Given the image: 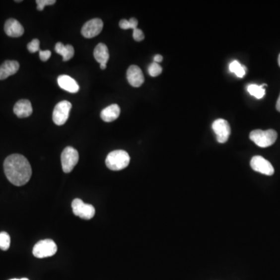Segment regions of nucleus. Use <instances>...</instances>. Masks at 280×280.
<instances>
[{
	"label": "nucleus",
	"instance_id": "2eb2a0df",
	"mask_svg": "<svg viewBox=\"0 0 280 280\" xmlns=\"http://www.w3.org/2000/svg\"><path fill=\"white\" fill-rule=\"evenodd\" d=\"M58 83L62 89L70 93H75L79 91V86L77 82L69 75H60L58 77Z\"/></svg>",
	"mask_w": 280,
	"mask_h": 280
},
{
	"label": "nucleus",
	"instance_id": "a878e982",
	"mask_svg": "<svg viewBox=\"0 0 280 280\" xmlns=\"http://www.w3.org/2000/svg\"><path fill=\"white\" fill-rule=\"evenodd\" d=\"M133 38L137 42H141L145 38L143 32L140 29L136 28L133 30Z\"/></svg>",
	"mask_w": 280,
	"mask_h": 280
},
{
	"label": "nucleus",
	"instance_id": "39448f33",
	"mask_svg": "<svg viewBox=\"0 0 280 280\" xmlns=\"http://www.w3.org/2000/svg\"><path fill=\"white\" fill-rule=\"evenodd\" d=\"M79 161V153L72 146H67L61 155L62 167L65 173H70Z\"/></svg>",
	"mask_w": 280,
	"mask_h": 280
},
{
	"label": "nucleus",
	"instance_id": "1a4fd4ad",
	"mask_svg": "<svg viewBox=\"0 0 280 280\" xmlns=\"http://www.w3.org/2000/svg\"><path fill=\"white\" fill-rule=\"evenodd\" d=\"M104 23L102 20L99 18L92 19L86 22L82 27L81 33L86 38H92L97 36L102 31Z\"/></svg>",
	"mask_w": 280,
	"mask_h": 280
},
{
	"label": "nucleus",
	"instance_id": "f8f14e48",
	"mask_svg": "<svg viewBox=\"0 0 280 280\" xmlns=\"http://www.w3.org/2000/svg\"><path fill=\"white\" fill-rule=\"evenodd\" d=\"M4 31L9 37L18 38L23 35L24 33V28L20 24V22L15 19L11 18L5 21Z\"/></svg>",
	"mask_w": 280,
	"mask_h": 280
},
{
	"label": "nucleus",
	"instance_id": "f257e3e1",
	"mask_svg": "<svg viewBox=\"0 0 280 280\" xmlns=\"http://www.w3.org/2000/svg\"><path fill=\"white\" fill-rule=\"evenodd\" d=\"M4 172L9 182L16 186H23L31 179L32 169L27 159L23 155L12 154L5 158Z\"/></svg>",
	"mask_w": 280,
	"mask_h": 280
},
{
	"label": "nucleus",
	"instance_id": "f3484780",
	"mask_svg": "<svg viewBox=\"0 0 280 280\" xmlns=\"http://www.w3.org/2000/svg\"><path fill=\"white\" fill-rule=\"evenodd\" d=\"M93 56L97 62L100 63V65H102V64L107 65V63L109 60V51H108V47L103 43L98 44L94 49Z\"/></svg>",
	"mask_w": 280,
	"mask_h": 280
},
{
	"label": "nucleus",
	"instance_id": "6ab92c4d",
	"mask_svg": "<svg viewBox=\"0 0 280 280\" xmlns=\"http://www.w3.org/2000/svg\"><path fill=\"white\" fill-rule=\"evenodd\" d=\"M265 86H266V84L261 85V86L256 84L249 85L248 86V93L253 97H256L257 99L262 98L266 94Z\"/></svg>",
	"mask_w": 280,
	"mask_h": 280
},
{
	"label": "nucleus",
	"instance_id": "473e14b6",
	"mask_svg": "<svg viewBox=\"0 0 280 280\" xmlns=\"http://www.w3.org/2000/svg\"><path fill=\"white\" fill-rule=\"evenodd\" d=\"M15 2H22V1H20V0H19V1H15Z\"/></svg>",
	"mask_w": 280,
	"mask_h": 280
},
{
	"label": "nucleus",
	"instance_id": "6e6552de",
	"mask_svg": "<svg viewBox=\"0 0 280 280\" xmlns=\"http://www.w3.org/2000/svg\"><path fill=\"white\" fill-rule=\"evenodd\" d=\"M212 128L216 136L218 142L225 143L228 140L231 130L227 121L222 119H217L212 123Z\"/></svg>",
	"mask_w": 280,
	"mask_h": 280
},
{
	"label": "nucleus",
	"instance_id": "cd10ccee",
	"mask_svg": "<svg viewBox=\"0 0 280 280\" xmlns=\"http://www.w3.org/2000/svg\"><path fill=\"white\" fill-rule=\"evenodd\" d=\"M153 60H154V63H158L159 64V63L163 61V56H160V55H156Z\"/></svg>",
	"mask_w": 280,
	"mask_h": 280
},
{
	"label": "nucleus",
	"instance_id": "4468645a",
	"mask_svg": "<svg viewBox=\"0 0 280 280\" xmlns=\"http://www.w3.org/2000/svg\"><path fill=\"white\" fill-rule=\"evenodd\" d=\"M20 69V64L18 62L13 60H7L4 62L2 65L0 66V79H7L10 75H14L18 72Z\"/></svg>",
	"mask_w": 280,
	"mask_h": 280
},
{
	"label": "nucleus",
	"instance_id": "dca6fc26",
	"mask_svg": "<svg viewBox=\"0 0 280 280\" xmlns=\"http://www.w3.org/2000/svg\"><path fill=\"white\" fill-rule=\"evenodd\" d=\"M120 107L118 104H114L102 110L101 117L105 122H112L116 120L120 115Z\"/></svg>",
	"mask_w": 280,
	"mask_h": 280
},
{
	"label": "nucleus",
	"instance_id": "5701e85b",
	"mask_svg": "<svg viewBox=\"0 0 280 280\" xmlns=\"http://www.w3.org/2000/svg\"><path fill=\"white\" fill-rule=\"evenodd\" d=\"M162 67L159 65L158 63H151L150 65L149 66V68H148V72H149V75L152 76V77H156V76H158L160 75L162 72Z\"/></svg>",
	"mask_w": 280,
	"mask_h": 280
},
{
	"label": "nucleus",
	"instance_id": "c756f323",
	"mask_svg": "<svg viewBox=\"0 0 280 280\" xmlns=\"http://www.w3.org/2000/svg\"><path fill=\"white\" fill-rule=\"evenodd\" d=\"M29 280L27 278H23V279H12V280Z\"/></svg>",
	"mask_w": 280,
	"mask_h": 280
},
{
	"label": "nucleus",
	"instance_id": "c85d7f7f",
	"mask_svg": "<svg viewBox=\"0 0 280 280\" xmlns=\"http://www.w3.org/2000/svg\"><path fill=\"white\" fill-rule=\"evenodd\" d=\"M276 107H277V111L280 112V96H279L278 100H277V106Z\"/></svg>",
	"mask_w": 280,
	"mask_h": 280
},
{
	"label": "nucleus",
	"instance_id": "423d86ee",
	"mask_svg": "<svg viewBox=\"0 0 280 280\" xmlns=\"http://www.w3.org/2000/svg\"><path fill=\"white\" fill-rule=\"evenodd\" d=\"M72 108L71 103L67 101L58 103L53 111L52 119L55 124L57 126H63L68 120L70 110Z\"/></svg>",
	"mask_w": 280,
	"mask_h": 280
},
{
	"label": "nucleus",
	"instance_id": "0eeeda50",
	"mask_svg": "<svg viewBox=\"0 0 280 280\" xmlns=\"http://www.w3.org/2000/svg\"><path fill=\"white\" fill-rule=\"evenodd\" d=\"M72 212L75 215L83 219H90L95 215V209L90 204H86L80 199H75L72 203Z\"/></svg>",
	"mask_w": 280,
	"mask_h": 280
},
{
	"label": "nucleus",
	"instance_id": "f03ea898",
	"mask_svg": "<svg viewBox=\"0 0 280 280\" xmlns=\"http://www.w3.org/2000/svg\"><path fill=\"white\" fill-rule=\"evenodd\" d=\"M130 156L129 153L124 150L112 151L107 156V167L112 171H121L128 167L130 164Z\"/></svg>",
	"mask_w": 280,
	"mask_h": 280
},
{
	"label": "nucleus",
	"instance_id": "2f4dec72",
	"mask_svg": "<svg viewBox=\"0 0 280 280\" xmlns=\"http://www.w3.org/2000/svg\"><path fill=\"white\" fill-rule=\"evenodd\" d=\"M278 63H279V66H280V56H279V58H278Z\"/></svg>",
	"mask_w": 280,
	"mask_h": 280
},
{
	"label": "nucleus",
	"instance_id": "9b49d317",
	"mask_svg": "<svg viewBox=\"0 0 280 280\" xmlns=\"http://www.w3.org/2000/svg\"><path fill=\"white\" fill-rule=\"evenodd\" d=\"M127 79L131 86L140 87L144 83V75L142 70L137 66L132 65L127 70Z\"/></svg>",
	"mask_w": 280,
	"mask_h": 280
},
{
	"label": "nucleus",
	"instance_id": "9d476101",
	"mask_svg": "<svg viewBox=\"0 0 280 280\" xmlns=\"http://www.w3.org/2000/svg\"><path fill=\"white\" fill-rule=\"evenodd\" d=\"M251 167L254 171L271 176L274 174V167L270 161L261 156H255L251 160Z\"/></svg>",
	"mask_w": 280,
	"mask_h": 280
},
{
	"label": "nucleus",
	"instance_id": "b1692460",
	"mask_svg": "<svg viewBox=\"0 0 280 280\" xmlns=\"http://www.w3.org/2000/svg\"><path fill=\"white\" fill-rule=\"evenodd\" d=\"M27 49L31 53H35V52L40 51V42L38 39H34L31 41L30 43L27 45Z\"/></svg>",
	"mask_w": 280,
	"mask_h": 280
},
{
	"label": "nucleus",
	"instance_id": "a211bd4d",
	"mask_svg": "<svg viewBox=\"0 0 280 280\" xmlns=\"http://www.w3.org/2000/svg\"><path fill=\"white\" fill-rule=\"evenodd\" d=\"M55 50L58 54L61 55L63 61H69L74 56V48L71 45H64L62 42H58L55 47Z\"/></svg>",
	"mask_w": 280,
	"mask_h": 280
},
{
	"label": "nucleus",
	"instance_id": "aec40b11",
	"mask_svg": "<svg viewBox=\"0 0 280 280\" xmlns=\"http://www.w3.org/2000/svg\"><path fill=\"white\" fill-rule=\"evenodd\" d=\"M230 72H233L238 77H244L245 75V68L239 63V62L233 61L230 64Z\"/></svg>",
	"mask_w": 280,
	"mask_h": 280
},
{
	"label": "nucleus",
	"instance_id": "412c9836",
	"mask_svg": "<svg viewBox=\"0 0 280 280\" xmlns=\"http://www.w3.org/2000/svg\"><path fill=\"white\" fill-rule=\"evenodd\" d=\"M119 26L123 30H128V29H134L137 28L138 26V20L134 17H132L130 20H122L119 22Z\"/></svg>",
	"mask_w": 280,
	"mask_h": 280
},
{
	"label": "nucleus",
	"instance_id": "4be33fe9",
	"mask_svg": "<svg viewBox=\"0 0 280 280\" xmlns=\"http://www.w3.org/2000/svg\"><path fill=\"white\" fill-rule=\"evenodd\" d=\"M10 246V237L6 232L0 233V248L2 251H7Z\"/></svg>",
	"mask_w": 280,
	"mask_h": 280
},
{
	"label": "nucleus",
	"instance_id": "bb28decb",
	"mask_svg": "<svg viewBox=\"0 0 280 280\" xmlns=\"http://www.w3.org/2000/svg\"><path fill=\"white\" fill-rule=\"evenodd\" d=\"M51 56H52V52H51L50 51H39L40 59H41L42 62L48 61V60H49V58L51 57Z\"/></svg>",
	"mask_w": 280,
	"mask_h": 280
},
{
	"label": "nucleus",
	"instance_id": "20e7f679",
	"mask_svg": "<svg viewBox=\"0 0 280 280\" xmlns=\"http://www.w3.org/2000/svg\"><path fill=\"white\" fill-rule=\"evenodd\" d=\"M56 252H57V245L51 239H45L38 241L33 248V255L38 259L53 256Z\"/></svg>",
	"mask_w": 280,
	"mask_h": 280
},
{
	"label": "nucleus",
	"instance_id": "7c9ffc66",
	"mask_svg": "<svg viewBox=\"0 0 280 280\" xmlns=\"http://www.w3.org/2000/svg\"><path fill=\"white\" fill-rule=\"evenodd\" d=\"M107 68V65H104V64H102V65H101V70H105V69Z\"/></svg>",
	"mask_w": 280,
	"mask_h": 280
},
{
	"label": "nucleus",
	"instance_id": "ddd939ff",
	"mask_svg": "<svg viewBox=\"0 0 280 280\" xmlns=\"http://www.w3.org/2000/svg\"><path fill=\"white\" fill-rule=\"evenodd\" d=\"M13 112L16 116L20 118V119L31 116L33 113L31 103L26 99H23V100L17 101L14 105V108H13Z\"/></svg>",
	"mask_w": 280,
	"mask_h": 280
},
{
	"label": "nucleus",
	"instance_id": "7ed1b4c3",
	"mask_svg": "<svg viewBox=\"0 0 280 280\" xmlns=\"http://www.w3.org/2000/svg\"><path fill=\"white\" fill-rule=\"evenodd\" d=\"M277 131L273 130H256L250 133V139L258 146L262 148L269 147L275 143L277 140Z\"/></svg>",
	"mask_w": 280,
	"mask_h": 280
},
{
	"label": "nucleus",
	"instance_id": "393cba45",
	"mask_svg": "<svg viewBox=\"0 0 280 280\" xmlns=\"http://www.w3.org/2000/svg\"><path fill=\"white\" fill-rule=\"evenodd\" d=\"M56 2V0H37V9L40 11L43 10L46 5H54Z\"/></svg>",
	"mask_w": 280,
	"mask_h": 280
}]
</instances>
